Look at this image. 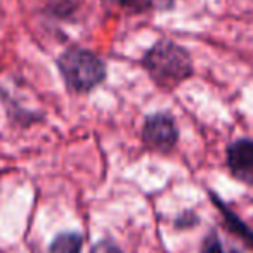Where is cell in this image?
<instances>
[{
	"label": "cell",
	"instance_id": "obj_2",
	"mask_svg": "<svg viewBox=\"0 0 253 253\" xmlns=\"http://www.w3.org/2000/svg\"><path fill=\"white\" fill-rule=\"evenodd\" d=\"M146 68L155 80L163 85H173L189 77L191 63L180 47L170 42H160L146 56Z\"/></svg>",
	"mask_w": 253,
	"mask_h": 253
},
{
	"label": "cell",
	"instance_id": "obj_7",
	"mask_svg": "<svg viewBox=\"0 0 253 253\" xmlns=\"http://www.w3.org/2000/svg\"><path fill=\"white\" fill-rule=\"evenodd\" d=\"M203 253H224V252H222V248H220V243H218L215 238H210V239H207V243H205Z\"/></svg>",
	"mask_w": 253,
	"mask_h": 253
},
{
	"label": "cell",
	"instance_id": "obj_1",
	"mask_svg": "<svg viewBox=\"0 0 253 253\" xmlns=\"http://www.w3.org/2000/svg\"><path fill=\"white\" fill-rule=\"evenodd\" d=\"M59 70L68 87L78 92L90 90L104 78V64L97 56L82 49L68 50L61 56Z\"/></svg>",
	"mask_w": 253,
	"mask_h": 253
},
{
	"label": "cell",
	"instance_id": "obj_3",
	"mask_svg": "<svg viewBox=\"0 0 253 253\" xmlns=\"http://www.w3.org/2000/svg\"><path fill=\"white\" fill-rule=\"evenodd\" d=\"M144 141L151 148L167 151L177 141V130L173 122L165 115H155L148 118L144 125Z\"/></svg>",
	"mask_w": 253,
	"mask_h": 253
},
{
	"label": "cell",
	"instance_id": "obj_4",
	"mask_svg": "<svg viewBox=\"0 0 253 253\" xmlns=\"http://www.w3.org/2000/svg\"><path fill=\"white\" fill-rule=\"evenodd\" d=\"M227 163L236 179L253 184V141L234 142L227 151Z\"/></svg>",
	"mask_w": 253,
	"mask_h": 253
},
{
	"label": "cell",
	"instance_id": "obj_5",
	"mask_svg": "<svg viewBox=\"0 0 253 253\" xmlns=\"http://www.w3.org/2000/svg\"><path fill=\"white\" fill-rule=\"evenodd\" d=\"M82 238L75 232H64L54 239L50 253H80Z\"/></svg>",
	"mask_w": 253,
	"mask_h": 253
},
{
	"label": "cell",
	"instance_id": "obj_6",
	"mask_svg": "<svg viewBox=\"0 0 253 253\" xmlns=\"http://www.w3.org/2000/svg\"><path fill=\"white\" fill-rule=\"evenodd\" d=\"M120 4L132 11H155V9L170 7L172 0H120Z\"/></svg>",
	"mask_w": 253,
	"mask_h": 253
}]
</instances>
